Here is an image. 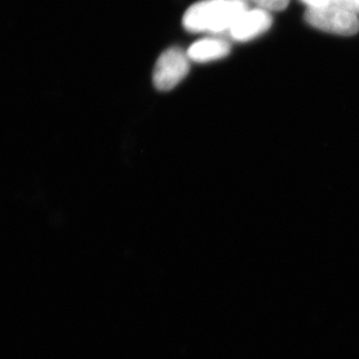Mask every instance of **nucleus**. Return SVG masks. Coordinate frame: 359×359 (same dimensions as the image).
Segmentation results:
<instances>
[{
  "instance_id": "obj_1",
  "label": "nucleus",
  "mask_w": 359,
  "mask_h": 359,
  "mask_svg": "<svg viewBox=\"0 0 359 359\" xmlns=\"http://www.w3.org/2000/svg\"><path fill=\"white\" fill-rule=\"evenodd\" d=\"M248 8L247 0H202L187 9L183 26L193 33L229 32Z\"/></svg>"
},
{
  "instance_id": "obj_2",
  "label": "nucleus",
  "mask_w": 359,
  "mask_h": 359,
  "mask_svg": "<svg viewBox=\"0 0 359 359\" xmlns=\"http://www.w3.org/2000/svg\"><path fill=\"white\" fill-rule=\"evenodd\" d=\"M306 20L323 32L344 36H351L359 30V20L356 14L332 4L309 8L306 13Z\"/></svg>"
},
{
  "instance_id": "obj_4",
  "label": "nucleus",
  "mask_w": 359,
  "mask_h": 359,
  "mask_svg": "<svg viewBox=\"0 0 359 359\" xmlns=\"http://www.w3.org/2000/svg\"><path fill=\"white\" fill-rule=\"evenodd\" d=\"M273 18L269 11L257 8L245 11L231 26L229 34L237 41H249L266 32L271 27Z\"/></svg>"
},
{
  "instance_id": "obj_8",
  "label": "nucleus",
  "mask_w": 359,
  "mask_h": 359,
  "mask_svg": "<svg viewBox=\"0 0 359 359\" xmlns=\"http://www.w3.org/2000/svg\"><path fill=\"white\" fill-rule=\"evenodd\" d=\"M304 4H308L309 8L314 7H323L330 4V0H302Z\"/></svg>"
},
{
  "instance_id": "obj_3",
  "label": "nucleus",
  "mask_w": 359,
  "mask_h": 359,
  "mask_svg": "<svg viewBox=\"0 0 359 359\" xmlns=\"http://www.w3.org/2000/svg\"><path fill=\"white\" fill-rule=\"evenodd\" d=\"M190 58L179 47L163 52L156 62L153 82L160 91H170L178 86L190 71Z\"/></svg>"
},
{
  "instance_id": "obj_7",
  "label": "nucleus",
  "mask_w": 359,
  "mask_h": 359,
  "mask_svg": "<svg viewBox=\"0 0 359 359\" xmlns=\"http://www.w3.org/2000/svg\"><path fill=\"white\" fill-rule=\"evenodd\" d=\"M330 4L355 14L359 13V0H330Z\"/></svg>"
},
{
  "instance_id": "obj_5",
  "label": "nucleus",
  "mask_w": 359,
  "mask_h": 359,
  "mask_svg": "<svg viewBox=\"0 0 359 359\" xmlns=\"http://www.w3.org/2000/svg\"><path fill=\"white\" fill-rule=\"evenodd\" d=\"M231 45L228 41L217 37H207L198 40L187 50L191 61L197 63H207L219 60L228 56Z\"/></svg>"
},
{
  "instance_id": "obj_6",
  "label": "nucleus",
  "mask_w": 359,
  "mask_h": 359,
  "mask_svg": "<svg viewBox=\"0 0 359 359\" xmlns=\"http://www.w3.org/2000/svg\"><path fill=\"white\" fill-rule=\"evenodd\" d=\"M257 7L266 11H280L285 9L290 0H250Z\"/></svg>"
}]
</instances>
